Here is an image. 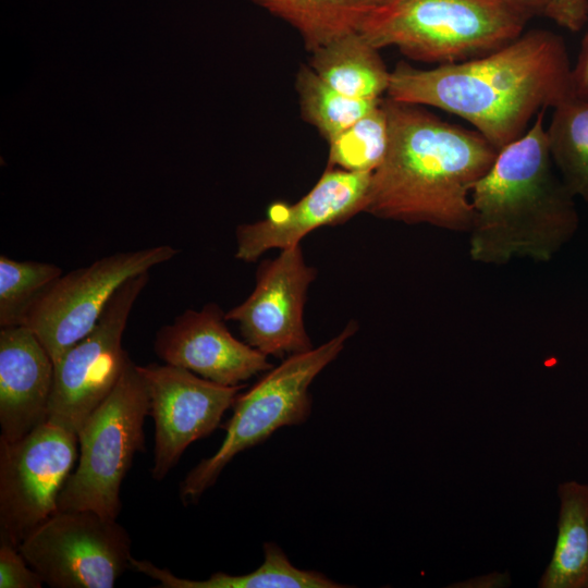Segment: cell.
Wrapping results in <instances>:
<instances>
[{
  "label": "cell",
  "instance_id": "cell-23",
  "mask_svg": "<svg viewBox=\"0 0 588 588\" xmlns=\"http://www.w3.org/2000/svg\"><path fill=\"white\" fill-rule=\"evenodd\" d=\"M390 142L389 121L381 102L328 143L329 168L372 173L384 160Z\"/></svg>",
  "mask_w": 588,
  "mask_h": 588
},
{
  "label": "cell",
  "instance_id": "cell-9",
  "mask_svg": "<svg viewBox=\"0 0 588 588\" xmlns=\"http://www.w3.org/2000/svg\"><path fill=\"white\" fill-rule=\"evenodd\" d=\"M78 437L45 421L15 442L0 440V536L15 548L58 511L78 458Z\"/></svg>",
  "mask_w": 588,
  "mask_h": 588
},
{
  "label": "cell",
  "instance_id": "cell-27",
  "mask_svg": "<svg viewBox=\"0 0 588 588\" xmlns=\"http://www.w3.org/2000/svg\"><path fill=\"white\" fill-rule=\"evenodd\" d=\"M512 580L509 572H492L475 576L466 580L454 583L453 588H502L511 586Z\"/></svg>",
  "mask_w": 588,
  "mask_h": 588
},
{
  "label": "cell",
  "instance_id": "cell-19",
  "mask_svg": "<svg viewBox=\"0 0 588 588\" xmlns=\"http://www.w3.org/2000/svg\"><path fill=\"white\" fill-rule=\"evenodd\" d=\"M291 25L309 52L343 35L359 32L385 0H250Z\"/></svg>",
  "mask_w": 588,
  "mask_h": 588
},
{
  "label": "cell",
  "instance_id": "cell-4",
  "mask_svg": "<svg viewBox=\"0 0 588 588\" xmlns=\"http://www.w3.org/2000/svg\"><path fill=\"white\" fill-rule=\"evenodd\" d=\"M531 17L516 0H385L359 32L377 49L439 65L498 50Z\"/></svg>",
  "mask_w": 588,
  "mask_h": 588
},
{
  "label": "cell",
  "instance_id": "cell-15",
  "mask_svg": "<svg viewBox=\"0 0 588 588\" xmlns=\"http://www.w3.org/2000/svg\"><path fill=\"white\" fill-rule=\"evenodd\" d=\"M54 364L27 326L0 330V440L15 442L47 421Z\"/></svg>",
  "mask_w": 588,
  "mask_h": 588
},
{
  "label": "cell",
  "instance_id": "cell-22",
  "mask_svg": "<svg viewBox=\"0 0 588 588\" xmlns=\"http://www.w3.org/2000/svg\"><path fill=\"white\" fill-rule=\"evenodd\" d=\"M62 275L53 264L0 256V327L26 326L34 306Z\"/></svg>",
  "mask_w": 588,
  "mask_h": 588
},
{
  "label": "cell",
  "instance_id": "cell-1",
  "mask_svg": "<svg viewBox=\"0 0 588 588\" xmlns=\"http://www.w3.org/2000/svg\"><path fill=\"white\" fill-rule=\"evenodd\" d=\"M562 36L531 29L488 54L418 69L400 61L388 98L433 107L470 123L498 150L520 137L547 108L573 97Z\"/></svg>",
  "mask_w": 588,
  "mask_h": 588
},
{
  "label": "cell",
  "instance_id": "cell-17",
  "mask_svg": "<svg viewBox=\"0 0 588 588\" xmlns=\"http://www.w3.org/2000/svg\"><path fill=\"white\" fill-rule=\"evenodd\" d=\"M558 535L540 588H588V485L576 480L558 487Z\"/></svg>",
  "mask_w": 588,
  "mask_h": 588
},
{
  "label": "cell",
  "instance_id": "cell-16",
  "mask_svg": "<svg viewBox=\"0 0 588 588\" xmlns=\"http://www.w3.org/2000/svg\"><path fill=\"white\" fill-rule=\"evenodd\" d=\"M310 53L314 72L345 96L378 100L388 91L390 72L379 49L360 32L335 38Z\"/></svg>",
  "mask_w": 588,
  "mask_h": 588
},
{
  "label": "cell",
  "instance_id": "cell-20",
  "mask_svg": "<svg viewBox=\"0 0 588 588\" xmlns=\"http://www.w3.org/2000/svg\"><path fill=\"white\" fill-rule=\"evenodd\" d=\"M553 109L547 128L553 163L572 194L588 203V101L572 97Z\"/></svg>",
  "mask_w": 588,
  "mask_h": 588
},
{
  "label": "cell",
  "instance_id": "cell-6",
  "mask_svg": "<svg viewBox=\"0 0 588 588\" xmlns=\"http://www.w3.org/2000/svg\"><path fill=\"white\" fill-rule=\"evenodd\" d=\"M147 415V388L137 365L130 360L112 392L77 433L78 463L63 486L58 511L89 510L118 518L122 481L145 446Z\"/></svg>",
  "mask_w": 588,
  "mask_h": 588
},
{
  "label": "cell",
  "instance_id": "cell-5",
  "mask_svg": "<svg viewBox=\"0 0 588 588\" xmlns=\"http://www.w3.org/2000/svg\"><path fill=\"white\" fill-rule=\"evenodd\" d=\"M356 330V322H348L322 345L284 358L248 391L237 395L220 448L196 465L181 483L184 503L196 502L235 455L264 442L281 427L307 420L311 414V382L339 356Z\"/></svg>",
  "mask_w": 588,
  "mask_h": 588
},
{
  "label": "cell",
  "instance_id": "cell-14",
  "mask_svg": "<svg viewBox=\"0 0 588 588\" xmlns=\"http://www.w3.org/2000/svg\"><path fill=\"white\" fill-rule=\"evenodd\" d=\"M225 322V314L216 303L199 310L186 309L158 330L155 352L166 364L223 385H238L271 369L267 356L237 340Z\"/></svg>",
  "mask_w": 588,
  "mask_h": 588
},
{
  "label": "cell",
  "instance_id": "cell-21",
  "mask_svg": "<svg viewBox=\"0 0 588 588\" xmlns=\"http://www.w3.org/2000/svg\"><path fill=\"white\" fill-rule=\"evenodd\" d=\"M295 89L302 118L329 143L357 120L376 108L382 99H356L335 90L309 65H301Z\"/></svg>",
  "mask_w": 588,
  "mask_h": 588
},
{
  "label": "cell",
  "instance_id": "cell-18",
  "mask_svg": "<svg viewBox=\"0 0 588 588\" xmlns=\"http://www.w3.org/2000/svg\"><path fill=\"white\" fill-rule=\"evenodd\" d=\"M264 562L243 575L215 573L205 580L181 578L167 568L132 558L131 566L159 583L162 588H339L344 587L326 575L294 566L274 542L264 544Z\"/></svg>",
  "mask_w": 588,
  "mask_h": 588
},
{
  "label": "cell",
  "instance_id": "cell-13",
  "mask_svg": "<svg viewBox=\"0 0 588 588\" xmlns=\"http://www.w3.org/2000/svg\"><path fill=\"white\" fill-rule=\"evenodd\" d=\"M372 173L327 167L313 188L294 204L274 201L266 217L236 228L235 258L256 261L270 249L301 244L311 231L344 223L364 212Z\"/></svg>",
  "mask_w": 588,
  "mask_h": 588
},
{
  "label": "cell",
  "instance_id": "cell-10",
  "mask_svg": "<svg viewBox=\"0 0 588 588\" xmlns=\"http://www.w3.org/2000/svg\"><path fill=\"white\" fill-rule=\"evenodd\" d=\"M177 249L158 245L119 252L62 274L32 309L26 326L53 364L88 334L115 291L130 278L171 260Z\"/></svg>",
  "mask_w": 588,
  "mask_h": 588
},
{
  "label": "cell",
  "instance_id": "cell-8",
  "mask_svg": "<svg viewBox=\"0 0 588 588\" xmlns=\"http://www.w3.org/2000/svg\"><path fill=\"white\" fill-rule=\"evenodd\" d=\"M149 281V272L126 280L112 295L93 330L54 363L48 421L78 433L109 396L130 357L122 346L131 310Z\"/></svg>",
  "mask_w": 588,
  "mask_h": 588
},
{
  "label": "cell",
  "instance_id": "cell-12",
  "mask_svg": "<svg viewBox=\"0 0 588 588\" xmlns=\"http://www.w3.org/2000/svg\"><path fill=\"white\" fill-rule=\"evenodd\" d=\"M315 268L301 244L281 249L260 264L250 295L225 313L238 324L244 341L266 356L286 358L313 348L304 324V306Z\"/></svg>",
  "mask_w": 588,
  "mask_h": 588
},
{
  "label": "cell",
  "instance_id": "cell-11",
  "mask_svg": "<svg viewBox=\"0 0 588 588\" xmlns=\"http://www.w3.org/2000/svg\"><path fill=\"white\" fill-rule=\"evenodd\" d=\"M137 369L147 388L155 420V480H162L194 441L209 436L244 385H223L170 364Z\"/></svg>",
  "mask_w": 588,
  "mask_h": 588
},
{
  "label": "cell",
  "instance_id": "cell-26",
  "mask_svg": "<svg viewBox=\"0 0 588 588\" xmlns=\"http://www.w3.org/2000/svg\"><path fill=\"white\" fill-rule=\"evenodd\" d=\"M574 98L588 101V33L581 39L576 65L571 72Z\"/></svg>",
  "mask_w": 588,
  "mask_h": 588
},
{
  "label": "cell",
  "instance_id": "cell-25",
  "mask_svg": "<svg viewBox=\"0 0 588 588\" xmlns=\"http://www.w3.org/2000/svg\"><path fill=\"white\" fill-rule=\"evenodd\" d=\"M44 581L19 548L1 542L0 588H40Z\"/></svg>",
  "mask_w": 588,
  "mask_h": 588
},
{
  "label": "cell",
  "instance_id": "cell-2",
  "mask_svg": "<svg viewBox=\"0 0 588 588\" xmlns=\"http://www.w3.org/2000/svg\"><path fill=\"white\" fill-rule=\"evenodd\" d=\"M382 105L389 148L371 174L364 212L467 233L471 191L499 150L478 131L443 121L424 106L391 98Z\"/></svg>",
  "mask_w": 588,
  "mask_h": 588
},
{
  "label": "cell",
  "instance_id": "cell-3",
  "mask_svg": "<svg viewBox=\"0 0 588 588\" xmlns=\"http://www.w3.org/2000/svg\"><path fill=\"white\" fill-rule=\"evenodd\" d=\"M546 110L529 128L499 150L471 194L469 256L501 266L515 259L548 262L574 237L575 196L553 163Z\"/></svg>",
  "mask_w": 588,
  "mask_h": 588
},
{
  "label": "cell",
  "instance_id": "cell-24",
  "mask_svg": "<svg viewBox=\"0 0 588 588\" xmlns=\"http://www.w3.org/2000/svg\"><path fill=\"white\" fill-rule=\"evenodd\" d=\"M531 16L552 20L571 32L580 30L588 21V0H516Z\"/></svg>",
  "mask_w": 588,
  "mask_h": 588
},
{
  "label": "cell",
  "instance_id": "cell-7",
  "mask_svg": "<svg viewBox=\"0 0 588 588\" xmlns=\"http://www.w3.org/2000/svg\"><path fill=\"white\" fill-rule=\"evenodd\" d=\"M19 550L53 588H112L132 568L126 529L89 510L57 511Z\"/></svg>",
  "mask_w": 588,
  "mask_h": 588
}]
</instances>
